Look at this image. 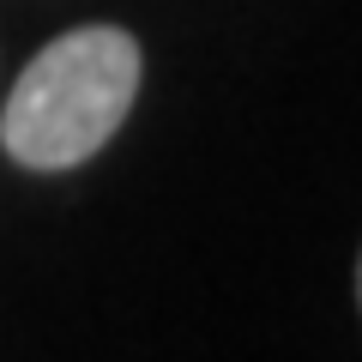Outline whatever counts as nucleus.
Wrapping results in <instances>:
<instances>
[{
	"label": "nucleus",
	"instance_id": "2",
	"mask_svg": "<svg viewBox=\"0 0 362 362\" xmlns=\"http://www.w3.org/2000/svg\"><path fill=\"white\" fill-rule=\"evenodd\" d=\"M356 302H362V254H356Z\"/></svg>",
	"mask_w": 362,
	"mask_h": 362
},
{
	"label": "nucleus",
	"instance_id": "1",
	"mask_svg": "<svg viewBox=\"0 0 362 362\" xmlns=\"http://www.w3.org/2000/svg\"><path fill=\"white\" fill-rule=\"evenodd\" d=\"M139 42L121 25H78L37 49L0 109V145L25 169H78L121 133L139 97Z\"/></svg>",
	"mask_w": 362,
	"mask_h": 362
}]
</instances>
